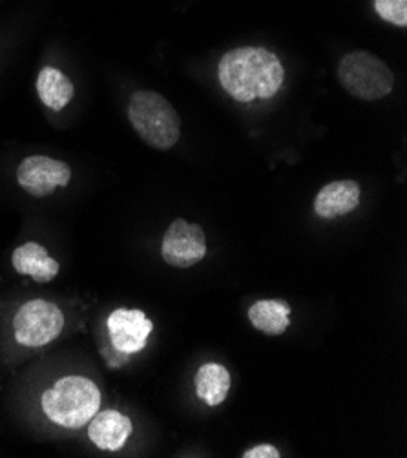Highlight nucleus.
<instances>
[{"label":"nucleus","mask_w":407,"mask_h":458,"mask_svg":"<svg viewBox=\"0 0 407 458\" xmlns=\"http://www.w3.org/2000/svg\"><path fill=\"white\" fill-rule=\"evenodd\" d=\"M217 77L223 89L233 99L252 103L256 99L275 98L284 84L285 70L273 52L245 46L221 57Z\"/></svg>","instance_id":"f257e3e1"},{"label":"nucleus","mask_w":407,"mask_h":458,"mask_svg":"<svg viewBox=\"0 0 407 458\" xmlns=\"http://www.w3.org/2000/svg\"><path fill=\"white\" fill-rule=\"evenodd\" d=\"M101 407L99 387L84 377L57 380L42 394V411L47 417L66 429H81L94 419Z\"/></svg>","instance_id":"f03ea898"},{"label":"nucleus","mask_w":407,"mask_h":458,"mask_svg":"<svg viewBox=\"0 0 407 458\" xmlns=\"http://www.w3.org/2000/svg\"><path fill=\"white\" fill-rule=\"evenodd\" d=\"M128 119L141 140L156 150H170L181 135V119L174 106L156 91H133Z\"/></svg>","instance_id":"7ed1b4c3"},{"label":"nucleus","mask_w":407,"mask_h":458,"mask_svg":"<svg viewBox=\"0 0 407 458\" xmlns=\"http://www.w3.org/2000/svg\"><path fill=\"white\" fill-rule=\"evenodd\" d=\"M338 81L352 98L361 101L384 99L394 86L389 66L369 52L347 54L338 64Z\"/></svg>","instance_id":"20e7f679"},{"label":"nucleus","mask_w":407,"mask_h":458,"mask_svg":"<svg viewBox=\"0 0 407 458\" xmlns=\"http://www.w3.org/2000/svg\"><path fill=\"white\" fill-rule=\"evenodd\" d=\"M63 310L47 300H31L24 303L13 318L15 340L24 347L48 345L63 333Z\"/></svg>","instance_id":"39448f33"},{"label":"nucleus","mask_w":407,"mask_h":458,"mask_svg":"<svg viewBox=\"0 0 407 458\" xmlns=\"http://www.w3.org/2000/svg\"><path fill=\"white\" fill-rule=\"evenodd\" d=\"M161 256L170 267L191 268L207 256V236L201 225L174 219L161 242Z\"/></svg>","instance_id":"423d86ee"},{"label":"nucleus","mask_w":407,"mask_h":458,"mask_svg":"<svg viewBox=\"0 0 407 458\" xmlns=\"http://www.w3.org/2000/svg\"><path fill=\"white\" fill-rule=\"evenodd\" d=\"M72 179V170L66 163L47 156L26 157L17 168L19 185L35 198H47L55 189L66 187Z\"/></svg>","instance_id":"0eeeda50"},{"label":"nucleus","mask_w":407,"mask_h":458,"mask_svg":"<svg viewBox=\"0 0 407 458\" xmlns=\"http://www.w3.org/2000/svg\"><path fill=\"white\" fill-rule=\"evenodd\" d=\"M106 327L114 349L123 354H133L147 347L154 324L140 309H115L108 316Z\"/></svg>","instance_id":"6e6552de"},{"label":"nucleus","mask_w":407,"mask_h":458,"mask_svg":"<svg viewBox=\"0 0 407 458\" xmlns=\"http://www.w3.org/2000/svg\"><path fill=\"white\" fill-rule=\"evenodd\" d=\"M360 203V187L352 179L333 181L314 199V212L322 219H336L351 214Z\"/></svg>","instance_id":"1a4fd4ad"},{"label":"nucleus","mask_w":407,"mask_h":458,"mask_svg":"<svg viewBox=\"0 0 407 458\" xmlns=\"http://www.w3.org/2000/svg\"><path fill=\"white\" fill-rule=\"evenodd\" d=\"M131 431L133 424L126 415L108 409L96 413L94 419L89 420L88 437L103 451H119L124 447Z\"/></svg>","instance_id":"9d476101"},{"label":"nucleus","mask_w":407,"mask_h":458,"mask_svg":"<svg viewBox=\"0 0 407 458\" xmlns=\"http://www.w3.org/2000/svg\"><path fill=\"white\" fill-rule=\"evenodd\" d=\"M12 263L19 274L30 276L38 284L52 282L61 270V265L54 258H50L48 250L35 242L15 249Z\"/></svg>","instance_id":"9b49d317"},{"label":"nucleus","mask_w":407,"mask_h":458,"mask_svg":"<svg viewBox=\"0 0 407 458\" xmlns=\"http://www.w3.org/2000/svg\"><path fill=\"white\" fill-rule=\"evenodd\" d=\"M247 314L252 327L267 336H280L291 326V305L284 300H259Z\"/></svg>","instance_id":"f8f14e48"},{"label":"nucleus","mask_w":407,"mask_h":458,"mask_svg":"<svg viewBox=\"0 0 407 458\" xmlns=\"http://www.w3.org/2000/svg\"><path fill=\"white\" fill-rule=\"evenodd\" d=\"M37 94L42 105H47L55 112H61L73 99L75 88H73V82L63 72L52 66H47L38 73Z\"/></svg>","instance_id":"ddd939ff"},{"label":"nucleus","mask_w":407,"mask_h":458,"mask_svg":"<svg viewBox=\"0 0 407 458\" xmlns=\"http://www.w3.org/2000/svg\"><path fill=\"white\" fill-rule=\"evenodd\" d=\"M231 391V373L219 363H205L196 375V393L210 407L221 405Z\"/></svg>","instance_id":"4468645a"},{"label":"nucleus","mask_w":407,"mask_h":458,"mask_svg":"<svg viewBox=\"0 0 407 458\" xmlns=\"http://www.w3.org/2000/svg\"><path fill=\"white\" fill-rule=\"evenodd\" d=\"M377 13L400 28L407 26V0H375Z\"/></svg>","instance_id":"2eb2a0df"},{"label":"nucleus","mask_w":407,"mask_h":458,"mask_svg":"<svg viewBox=\"0 0 407 458\" xmlns=\"http://www.w3.org/2000/svg\"><path fill=\"white\" fill-rule=\"evenodd\" d=\"M242 456L243 458H280L282 453L273 444H259V445L247 449Z\"/></svg>","instance_id":"dca6fc26"}]
</instances>
